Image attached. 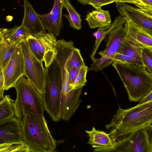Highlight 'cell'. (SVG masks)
Instances as JSON below:
<instances>
[{
	"label": "cell",
	"mask_w": 152,
	"mask_h": 152,
	"mask_svg": "<svg viewBox=\"0 0 152 152\" xmlns=\"http://www.w3.org/2000/svg\"><path fill=\"white\" fill-rule=\"evenodd\" d=\"M18 44L11 42L6 39L0 44V66L2 69Z\"/></svg>",
	"instance_id": "7402d4cb"
},
{
	"label": "cell",
	"mask_w": 152,
	"mask_h": 152,
	"mask_svg": "<svg viewBox=\"0 0 152 152\" xmlns=\"http://www.w3.org/2000/svg\"><path fill=\"white\" fill-rule=\"evenodd\" d=\"M152 125V100L133 107L123 109L120 107L105 126L110 137L116 142L137 130Z\"/></svg>",
	"instance_id": "6da1fadb"
},
{
	"label": "cell",
	"mask_w": 152,
	"mask_h": 152,
	"mask_svg": "<svg viewBox=\"0 0 152 152\" xmlns=\"http://www.w3.org/2000/svg\"><path fill=\"white\" fill-rule=\"evenodd\" d=\"M4 83L3 70L1 67L0 66V100L4 96Z\"/></svg>",
	"instance_id": "d6a6232c"
},
{
	"label": "cell",
	"mask_w": 152,
	"mask_h": 152,
	"mask_svg": "<svg viewBox=\"0 0 152 152\" xmlns=\"http://www.w3.org/2000/svg\"><path fill=\"white\" fill-rule=\"evenodd\" d=\"M115 2H124L135 5L138 8L143 11L152 14V6L147 5L141 0H114Z\"/></svg>",
	"instance_id": "f546056e"
},
{
	"label": "cell",
	"mask_w": 152,
	"mask_h": 152,
	"mask_svg": "<svg viewBox=\"0 0 152 152\" xmlns=\"http://www.w3.org/2000/svg\"><path fill=\"white\" fill-rule=\"evenodd\" d=\"M23 144L19 120L15 116L0 121V144Z\"/></svg>",
	"instance_id": "4fadbf2b"
},
{
	"label": "cell",
	"mask_w": 152,
	"mask_h": 152,
	"mask_svg": "<svg viewBox=\"0 0 152 152\" xmlns=\"http://www.w3.org/2000/svg\"><path fill=\"white\" fill-rule=\"evenodd\" d=\"M64 0H55L51 11L45 14H38L45 29L48 33L59 36L63 27L62 10Z\"/></svg>",
	"instance_id": "7c38bea8"
},
{
	"label": "cell",
	"mask_w": 152,
	"mask_h": 152,
	"mask_svg": "<svg viewBox=\"0 0 152 152\" xmlns=\"http://www.w3.org/2000/svg\"><path fill=\"white\" fill-rule=\"evenodd\" d=\"M2 70L5 90L14 87L18 80L25 76V59L20 43Z\"/></svg>",
	"instance_id": "9c48e42d"
},
{
	"label": "cell",
	"mask_w": 152,
	"mask_h": 152,
	"mask_svg": "<svg viewBox=\"0 0 152 152\" xmlns=\"http://www.w3.org/2000/svg\"><path fill=\"white\" fill-rule=\"evenodd\" d=\"M116 6L126 20L124 27L127 35L142 47H152V31L134 22L124 9L118 5Z\"/></svg>",
	"instance_id": "30bf717a"
},
{
	"label": "cell",
	"mask_w": 152,
	"mask_h": 152,
	"mask_svg": "<svg viewBox=\"0 0 152 152\" xmlns=\"http://www.w3.org/2000/svg\"><path fill=\"white\" fill-rule=\"evenodd\" d=\"M0 152H28V151L23 144L4 143L0 144Z\"/></svg>",
	"instance_id": "83f0119b"
},
{
	"label": "cell",
	"mask_w": 152,
	"mask_h": 152,
	"mask_svg": "<svg viewBox=\"0 0 152 152\" xmlns=\"http://www.w3.org/2000/svg\"><path fill=\"white\" fill-rule=\"evenodd\" d=\"M80 68H73L68 73V81L69 85L72 84L77 77Z\"/></svg>",
	"instance_id": "1f68e13d"
},
{
	"label": "cell",
	"mask_w": 152,
	"mask_h": 152,
	"mask_svg": "<svg viewBox=\"0 0 152 152\" xmlns=\"http://www.w3.org/2000/svg\"><path fill=\"white\" fill-rule=\"evenodd\" d=\"M85 132L89 137L88 143L95 148L94 151L111 152L114 148L116 141L110 138V133L97 130L94 126L91 130Z\"/></svg>",
	"instance_id": "2e32d148"
},
{
	"label": "cell",
	"mask_w": 152,
	"mask_h": 152,
	"mask_svg": "<svg viewBox=\"0 0 152 152\" xmlns=\"http://www.w3.org/2000/svg\"><path fill=\"white\" fill-rule=\"evenodd\" d=\"M33 36L35 37L40 53L43 56L44 61H49L54 59L56 55L55 45L57 41L54 34L48 33L44 35Z\"/></svg>",
	"instance_id": "e0dca14e"
},
{
	"label": "cell",
	"mask_w": 152,
	"mask_h": 152,
	"mask_svg": "<svg viewBox=\"0 0 152 152\" xmlns=\"http://www.w3.org/2000/svg\"><path fill=\"white\" fill-rule=\"evenodd\" d=\"M64 7L68 13L63 15L69 20L70 27L75 29L80 30L82 28V20L80 15L72 5L69 0H64Z\"/></svg>",
	"instance_id": "44dd1931"
},
{
	"label": "cell",
	"mask_w": 152,
	"mask_h": 152,
	"mask_svg": "<svg viewBox=\"0 0 152 152\" xmlns=\"http://www.w3.org/2000/svg\"><path fill=\"white\" fill-rule=\"evenodd\" d=\"M88 67L85 65L80 69L79 74L73 82L69 85L70 90L82 88L87 82L86 75Z\"/></svg>",
	"instance_id": "484cf974"
},
{
	"label": "cell",
	"mask_w": 152,
	"mask_h": 152,
	"mask_svg": "<svg viewBox=\"0 0 152 152\" xmlns=\"http://www.w3.org/2000/svg\"><path fill=\"white\" fill-rule=\"evenodd\" d=\"M123 24L120 25L109 33L105 49L98 53L101 57L92 59V63L88 68V71L97 72L101 70L115 61V54L126 35Z\"/></svg>",
	"instance_id": "8992f818"
},
{
	"label": "cell",
	"mask_w": 152,
	"mask_h": 152,
	"mask_svg": "<svg viewBox=\"0 0 152 152\" xmlns=\"http://www.w3.org/2000/svg\"><path fill=\"white\" fill-rule=\"evenodd\" d=\"M10 28H0V44L8 37Z\"/></svg>",
	"instance_id": "836d02e7"
},
{
	"label": "cell",
	"mask_w": 152,
	"mask_h": 152,
	"mask_svg": "<svg viewBox=\"0 0 152 152\" xmlns=\"http://www.w3.org/2000/svg\"><path fill=\"white\" fill-rule=\"evenodd\" d=\"M82 88L70 90L69 87L62 88L58 116L68 121L74 115L82 100L80 98Z\"/></svg>",
	"instance_id": "8fae6325"
},
{
	"label": "cell",
	"mask_w": 152,
	"mask_h": 152,
	"mask_svg": "<svg viewBox=\"0 0 152 152\" xmlns=\"http://www.w3.org/2000/svg\"><path fill=\"white\" fill-rule=\"evenodd\" d=\"M111 64L122 81L130 102L139 101L152 90V74L144 66L117 61Z\"/></svg>",
	"instance_id": "3957f363"
},
{
	"label": "cell",
	"mask_w": 152,
	"mask_h": 152,
	"mask_svg": "<svg viewBox=\"0 0 152 152\" xmlns=\"http://www.w3.org/2000/svg\"><path fill=\"white\" fill-rule=\"evenodd\" d=\"M126 22L124 18L120 15L116 17L113 23L105 27L98 28L97 31L93 33V35L96 38V39L92 52L90 56L91 59L94 58L101 42L109 33L120 25L124 24Z\"/></svg>",
	"instance_id": "ffe728a7"
},
{
	"label": "cell",
	"mask_w": 152,
	"mask_h": 152,
	"mask_svg": "<svg viewBox=\"0 0 152 152\" xmlns=\"http://www.w3.org/2000/svg\"><path fill=\"white\" fill-rule=\"evenodd\" d=\"M142 48L126 34L119 49L115 54L114 61L143 66L141 56Z\"/></svg>",
	"instance_id": "5bb4252c"
},
{
	"label": "cell",
	"mask_w": 152,
	"mask_h": 152,
	"mask_svg": "<svg viewBox=\"0 0 152 152\" xmlns=\"http://www.w3.org/2000/svg\"><path fill=\"white\" fill-rule=\"evenodd\" d=\"M24 12L21 25L32 36L44 35L46 33L41 20L31 4L23 0Z\"/></svg>",
	"instance_id": "9a60e30c"
},
{
	"label": "cell",
	"mask_w": 152,
	"mask_h": 152,
	"mask_svg": "<svg viewBox=\"0 0 152 152\" xmlns=\"http://www.w3.org/2000/svg\"><path fill=\"white\" fill-rule=\"evenodd\" d=\"M145 4L152 6V0H141Z\"/></svg>",
	"instance_id": "d590c367"
},
{
	"label": "cell",
	"mask_w": 152,
	"mask_h": 152,
	"mask_svg": "<svg viewBox=\"0 0 152 152\" xmlns=\"http://www.w3.org/2000/svg\"><path fill=\"white\" fill-rule=\"evenodd\" d=\"M141 56L143 66L149 73L152 74V47H142Z\"/></svg>",
	"instance_id": "4316f807"
},
{
	"label": "cell",
	"mask_w": 152,
	"mask_h": 152,
	"mask_svg": "<svg viewBox=\"0 0 152 152\" xmlns=\"http://www.w3.org/2000/svg\"><path fill=\"white\" fill-rule=\"evenodd\" d=\"M45 68V81L42 96L45 110L53 121H58L60 120L58 113L62 84L61 69L55 58L49 66Z\"/></svg>",
	"instance_id": "5b68a950"
},
{
	"label": "cell",
	"mask_w": 152,
	"mask_h": 152,
	"mask_svg": "<svg viewBox=\"0 0 152 152\" xmlns=\"http://www.w3.org/2000/svg\"><path fill=\"white\" fill-rule=\"evenodd\" d=\"M114 2H115L114 0H88V4L91 5L95 9H97Z\"/></svg>",
	"instance_id": "4dcf8cb0"
},
{
	"label": "cell",
	"mask_w": 152,
	"mask_h": 152,
	"mask_svg": "<svg viewBox=\"0 0 152 152\" xmlns=\"http://www.w3.org/2000/svg\"><path fill=\"white\" fill-rule=\"evenodd\" d=\"M14 101L8 95H6L0 100V121L15 116Z\"/></svg>",
	"instance_id": "cb8c5ba5"
},
{
	"label": "cell",
	"mask_w": 152,
	"mask_h": 152,
	"mask_svg": "<svg viewBox=\"0 0 152 152\" xmlns=\"http://www.w3.org/2000/svg\"><path fill=\"white\" fill-rule=\"evenodd\" d=\"M152 100V90L151 91L146 95L143 97L139 101L138 104H143Z\"/></svg>",
	"instance_id": "e575fe53"
},
{
	"label": "cell",
	"mask_w": 152,
	"mask_h": 152,
	"mask_svg": "<svg viewBox=\"0 0 152 152\" xmlns=\"http://www.w3.org/2000/svg\"><path fill=\"white\" fill-rule=\"evenodd\" d=\"M123 8L134 22L152 31V14L124 2H116Z\"/></svg>",
	"instance_id": "ac0fdd59"
},
{
	"label": "cell",
	"mask_w": 152,
	"mask_h": 152,
	"mask_svg": "<svg viewBox=\"0 0 152 152\" xmlns=\"http://www.w3.org/2000/svg\"><path fill=\"white\" fill-rule=\"evenodd\" d=\"M152 152V125L138 129L116 142L111 152Z\"/></svg>",
	"instance_id": "52a82bcc"
},
{
	"label": "cell",
	"mask_w": 152,
	"mask_h": 152,
	"mask_svg": "<svg viewBox=\"0 0 152 152\" xmlns=\"http://www.w3.org/2000/svg\"><path fill=\"white\" fill-rule=\"evenodd\" d=\"M19 120L23 145L28 152H53L56 141L52 137L48 127L44 126L34 116L26 114Z\"/></svg>",
	"instance_id": "277c9868"
},
{
	"label": "cell",
	"mask_w": 152,
	"mask_h": 152,
	"mask_svg": "<svg viewBox=\"0 0 152 152\" xmlns=\"http://www.w3.org/2000/svg\"><path fill=\"white\" fill-rule=\"evenodd\" d=\"M31 35L26 28L21 25L19 27L15 26L11 28L8 36L6 39L11 42L19 44L26 41Z\"/></svg>",
	"instance_id": "603a6c76"
},
{
	"label": "cell",
	"mask_w": 152,
	"mask_h": 152,
	"mask_svg": "<svg viewBox=\"0 0 152 152\" xmlns=\"http://www.w3.org/2000/svg\"><path fill=\"white\" fill-rule=\"evenodd\" d=\"M85 65L80 50L75 48L70 55L66 63V69L69 73L73 68H80Z\"/></svg>",
	"instance_id": "d4e9b609"
},
{
	"label": "cell",
	"mask_w": 152,
	"mask_h": 152,
	"mask_svg": "<svg viewBox=\"0 0 152 152\" xmlns=\"http://www.w3.org/2000/svg\"><path fill=\"white\" fill-rule=\"evenodd\" d=\"M85 20L91 28L105 27L111 23L109 12L101 8L95 9L89 12Z\"/></svg>",
	"instance_id": "d6986e66"
},
{
	"label": "cell",
	"mask_w": 152,
	"mask_h": 152,
	"mask_svg": "<svg viewBox=\"0 0 152 152\" xmlns=\"http://www.w3.org/2000/svg\"><path fill=\"white\" fill-rule=\"evenodd\" d=\"M77 1L83 5H86L88 4V0H77Z\"/></svg>",
	"instance_id": "8d00e7d4"
},
{
	"label": "cell",
	"mask_w": 152,
	"mask_h": 152,
	"mask_svg": "<svg viewBox=\"0 0 152 152\" xmlns=\"http://www.w3.org/2000/svg\"><path fill=\"white\" fill-rule=\"evenodd\" d=\"M20 43L25 62V76L42 94L45 86V70L42 62L31 52L26 41Z\"/></svg>",
	"instance_id": "ba28073f"
},
{
	"label": "cell",
	"mask_w": 152,
	"mask_h": 152,
	"mask_svg": "<svg viewBox=\"0 0 152 152\" xmlns=\"http://www.w3.org/2000/svg\"><path fill=\"white\" fill-rule=\"evenodd\" d=\"M14 88L16 92V99L13 103L15 116L20 120L29 113L48 127L44 115L45 109L42 94L25 76L18 80Z\"/></svg>",
	"instance_id": "7a4b0ae2"
},
{
	"label": "cell",
	"mask_w": 152,
	"mask_h": 152,
	"mask_svg": "<svg viewBox=\"0 0 152 152\" xmlns=\"http://www.w3.org/2000/svg\"><path fill=\"white\" fill-rule=\"evenodd\" d=\"M26 41L32 54L37 60L42 62L44 61L43 56L40 53L34 37L31 35Z\"/></svg>",
	"instance_id": "f1b7e54d"
}]
</instances>
